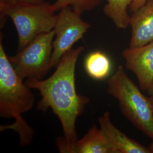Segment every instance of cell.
I'll return each instance as SVG.
<instances>
[{
    "mask_svg": "<svg viewBox=\"0 0 153 153\" xmlns=\"http://www.w3.org/2000/svg\"><path fill=\"white\" fill-rule=\"evenodd\" d=\"M45 2L44 0H0V10L7 7L25 4H40Z\"/></svg>",
    "mask_w": 153,
    "mask_h": 153,
    "instance_id": "5bb4252c",
    "label": "cell"
},
{
    "mask_svg": "<svg viewBox=\"0 0 153 153\" xmlns=\"http://www.w3.org/2000/svg\"><path fill=\"white\" fill-rule=\"evenodd\" d=\"M55 12L52 5L46 2L10 7L0 10L1 25L6 16L10 18L17 31L20 50L39 35L53 30L57 18Z\"/></svg>",
    "mask_w": 153,
    "mask_h": 153,
    "instance_id": "277c9868",
    "label": "cell"
},
{
    "mask_svg": "<svg viewBox=\"0 0 153 153\" xmlns=\"http://www.w3.org/2000/svg\"><path fill=\"white\" fill-rule=\"evenodd\" d=\"M148 148L149 149L150 153H153V142L151 143V144L149 145V146Z\"/></svg>",
    "mask_w": 153,
    "mask_h": 153,
    "instance_id": "2e32d148",
    "label": "cell"
},
{
    "mask_svg": "<svg viewBox=\"0 0 153 153\" xmlns=\"http://www.w3.org/2000/svg\"><path fill=\"white\" fill-rule=\"evenodd\" d=\"M84 49L83 46H79L66 52L53 74L47 79L30 78L25 82L28 88L38 90L41 95L38 110L45 112L51 109L60 120L64 133L56 141L60 153H74L78 141L76 119L90 102L87 97L77 93L76 87V66Z\"/></svg>",
    "mask_w": 153,
    "mask_h": 153,
    "instance_id": "6da1fadb",
    "label": "cell"
},
{
    "mask_svg": "<svg viewBox=\"0 0 153 153\" xmlns=\"http://www.w3.org/2000/svg\"><path fill=\"white\" fill-rule=\"evenodd\" d=\"M55 31L39 35L16 55L9 59L18 76L25 79H42L52 68L51 60L53 52Z\"/></svg>",
    "mask_w": 153,
    "mask_h": 153,
    "instance_id": "5b68a950",
    "label": "cell"
},
{
    "mask_svg": "<svg viewBox=\"0 0 153 153\" xmlns=\"http://www.w3.org/2000/svg\"><path fill=\"white\" fill-rule=\"evenodd\" d=\"M104 14L114 22L119 29H126L129 25L130 16L128 9L132 0H105Z\"/></svg>",
    "mask_w": 153,
    "mask_h": 153,
    "instance_id": "7c38bea8",
    "label": "cell"
},
{
    "mask_svg": "<svg viewBox=\"0 0 153 153\" xmlns=\"http://www.w3.org/2000/svg\"><path fill=\"white\" fill-rule=\"evenodd\" d=\"M101 0H56L52 4L55 11L71 6L76 13L81 15L86 11H91L100 5Z\"/></svg>",
    "mask_w": 153,
    "mask_h": 153,
    "instance_id": "4fadbf2b",
    "label": "cell"
},
{
    "mask_svg": "<svg viewBox=\"0 0 153 153\" xmlns=\"http://www.w3.org/2000/svg\"><path fill=\"white\" fill-rule=\"evenodd\" d=\"M148 92H149V94H150V95L153 94V86H152V88L150 89V90H149Z\"/></svg>",
    "mask_w": 153,
    "mask_h": 153,
    "instance_id": "ac0fdd59",
    "label": "cell"
},
{
    "mask_svg": "<svg viewBox=\"0 0 153 153\" xmlns=\"http://www.w3.org/2000/svg\"><path fill=\"white\" fill-rule=\"evenodd\" d=\"M130 48L142 47L153 41V0L148 1L130 16Z\"/></svg>",
    "mask_w": 153,
    "mask_h": 153,
    "instance_id": "ba28073f",
    "label": "cell"
},
{
    "mask_svg": "<svg viewBox=\"0 0 153 153\" xmlns=\"http://www.w3.org/2000/svg\"><path fill=\"white\" fill-rule=\"evenodd\" d=\"M126 68L137 78L140 88L149 91L153 85V41L142 47L123 51Z\"/></svg>",
    "mask_w": 153,
    "mask_h": 153,
    "instance_id": "52a82bcc",
    "label": "cell"
},
{
    "mask_svg": "<svg viewBox=\"0 0 153 153\" xmlns=\"http://www.w3.org/2000/svg\"><path fill=\"white\" fill-rule=\"evenodd\" d=\"M98 123L115 153H151L149 148L128 137L116 127L110 119L109 112H105L100 116Z\"/></svg>",
    "mask_w": 153,
    "mask_h": 153,
    "instance_id": "9c48e42d",
    "label": "cell"
},
{
    "mask_svg": "<svg viewBox=\"0 0 153 153\" xmlns=\"http://www.w3.org/2000/svg\"><path fill=\"white\" fill-rule=\"evenodd\" d=\"M107 93L118 101L126 118L153 140V112L150 99L128 76L123 66H119L108 79Z\"/></svg>",
    "mask_w": 153,
    "mask_h": 153,
    "instance_id": "3957f363",
    "label": "cell"
},
{
    "mask_svg": "<svg viewBox=\"0 0 153 153\" xmlns=\"http://www.w3.org/2000/svg\"><path fill=\"white\" fill-rule=\"evenodd\" d=\"M74 153H115V151L104 133L94 124L77 141Z\"/></svg>",
    "mask_w": 153,
    "mask_h": 153,
    "instance_id": "30bf717a",
    "label": "cell"
},
{
    "mask_svg": "<svg viewBox=\"0 0 153 153\" xmlns=\"http://www.w3.org/2000/svg\"><path fill=\"white\" fill-rule=\"evenodd\" d=\"M0 39V116L13 118L11 125L1 126V131L11 129L18 134L22 146L29 145L35 132L22 115L33 108L35 96L31 88L18 76L6 53Z\"/></svg>",
    "mask_w": 153,
    "mask_h": 153,
    "instance_id": "7a4b0ae2",
    "label": "cell"
},
{
    "mask_svg": "<svg viewBox=\"0 0 153 153\" xmlns=\"http://www.w3.org/2000/svg\"><path fill=\"white\" fill-rule=\"evenodd\" d=\"M150 99V102H151V104H152V109H153V94L150 95V97H149Z\"/></svg>",
    "mask_w": 153,
    "mask_h": 153,
    "instance_id": "e0dca14e",
    "label": "cell"
},
{
    "mask_svg": "<svg viewBox=\"0 0 153 153\" xmlns=\"http://www.w3.org/2000/svg\"><path fill=\"white\" fill-rule=\"evenodd\" d=\"M90 28V25L82 20L81 15L74 11L71 6L59 11L53 28L55 38L51 60V68L57 66L62 56L83 38Z\"/></svg>",
    "mask_w": 153,
    "mask_h": 153,
    "instance_id": "8992f818",
    "label": "cell"
},
{
    "mask_svg": "<svg viewBox=\"0 0 153 153\" xmlns=\"http://www.w3.org/2000/svg\"><path fill=\"white\" fill-rule=\"evenodd\" d=\"M148 0H132L131 4L129 6V9L132 12L136 11L142 6Z\"/></svg>",
    "mask_w": 153,
    "mask_h": 153,
    "instance_id": "9a60e30c",
    "label": "cell"
},
{
    "mask_svg": "<svg viewBox=\"0 0 153 153\" xmlns=\"http://www.w3.org/2000/svg\"><path fill=\"white\" fill-rule=\"evenodd\" d=\"M84 68L91 78L96 80H102L108 76L111 69V62L107 55L96 51L86 56L84 61Z\"/></svg>",
    "mask_w": 153,
    "mask_h": 153,
    "instance_id": "8fae6325",
    "label": "cell"
}]
</instances>
